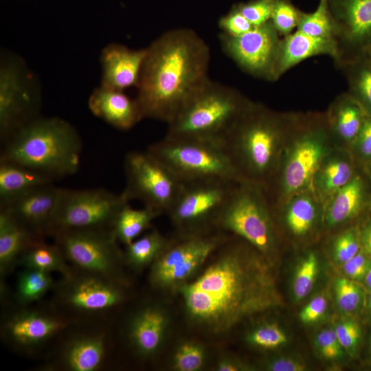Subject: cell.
<instances>
[{
	"label": "cell",
	"mask_w": 371,
	"mask_h": 371,
	"mask_svg": "<svg viewBox=\"0 0 371 371\" xmlns=\"http://www.w3.org/2000/svg\"><path fill=\"white\" fill-rule=\"evenodd\" d=\"M210 262L177 289L187 317L202 330L224 333L283 304L271 260L245 240L227 238Z\"/></svg>",
	"instance_id": "obj_1"
},
{
	"label": "cell",
	"mask_w": 371,
	"mask_h": 371,
	"mask_svg": "<svg viewBox=\"0 0 371 371\" xmlns=\"http://www.w3.org/2000/svg\"><path fill=\"white\" fill-rule=\"evenodd\" d=\"M135 98L143 119L168 123L210 78V50L194 30L164 32L146 47Z\"/></svg>",
	"instance_id": "obj_2"
},
{
	"label": "cell",
	"mask_w": 371,
	"mask_h": 371,
	"mask_svg": "<svg viewBox=\"0 0 371 371\" xmlns=\"http://www.w3.org/2000/svg\"><path fill=\"white\" fill-rule=\"evenodd\" d=\"M293 117L251 101L221 143L240 181L267 188L280 166Z\"/></svg>",
	"instance_id": "obj_3"
},
{
	"label": "cell",
	"mask_w": 371,
	"mask_h": 371,
	"mask_svg": "<svg viewBox=\"0 0 371 371\" xmlns=\"http://www.w3.org/2000/svg\"><path fill=\"white\" fill-rule=\"evenodd\" d=\"M3 144L0 161L21 165L54 180L73 175L80 169V137L69 122L60 117H38Z\"/></svg>",
	"instance_id": "obj_4"
},
{
	"label": "cell",
	"mask_w": 371,
	"mask_h": 371,
	"mask_svg": "<svg viewBox=\"0 0 371 371\" xmlns=\"http://www.w3.org/2000/svg\"><path fill=\"white\" fill-rule=\"evenodd\" d=\"M251 102L236 89L210 78L167 124L166 136L221 144Z\"/></svg>",
	"instance_id": "obj_5"
},
{
	"label": "cell",
	"mask_w": 371,
	"mask_h": 371,
	"mask_svg": "<svg viewBox=\"0 0 371 371\" xmlns=\"http://www.w3.org/2000/svg\"><path fill=\"white\" fill-rule=\"evenodd\" d=\"M326 114L296 115L290 127L280 172L282 192L288 196L306 188L326 157L331 138Z\"/></svg>",
	"instance_id": "obj_6"
},
{
	"label": "cell",
	"mask_w": 371,
	"mask_h": 371,
	"mask_svg": "<svg viewBox=\"0 0 371 371\" xmlns=\"http://www.w3.org/2000/svg\"><path fill=\"white\" fill-rule=\"evenodd\" d=\"M215 227L238 236L271 259L276 245L266 190L246 181L235 183Z\"/></svg>",
	"instance_id": "obj_7"
},
{
	"label": "cell",
	"mask_w": 371,
	"mask_h": 371,
	"mask_svg": "<svg viewBox=\"0 0 371 371\" xmlns=\"http://www.w3.org/2000/svg\"><path fill=\"white\" fill-rule=\"evenodd\" d=\"M147 150L183 183L209 179L240 181L229 158L218 143L165 136Z\"/></svg>",
	"instance_id": "obj_8"
},
{
	"label": "cell",
	"mask_w": 371,
	"mask_h": 371,
	"mask_svg": "<svg viewBox=\"0 0 371 371\" xmlns=\"http://www.w3.org/2000/svg\"><path fill=\"white\" fill-rule=\"evenodd\" d=\"M215 229L180 232L150 265L151 286L161 291H177L190 280L227 237Z\"/></svg>",
	"instance_id": "obj_9"
},
{
	"label": "cell",
	"mask_w": 371,
	"mask_h": 371,
	"mask_svg": "<svg viewBox=\"0 0 371 371\" xmlns=\"http://www.w3.org/2000/svg\"><path fill=\"white\" fill-rule=\"evenodd\" d=\"M41 93L36 76L16 54L1 53L0 137L4 143L21 127L38 117Z\"/></svg>",
	"instance_id": "obj_10"
},
{
	"label": "cell",
	"mask_w": 371,
	"mask_h": 371,
	"mask_svg": "<svg viewBox=\"0 0 371 371\" xmlns=\"http://www.w3.org/2000/svg\"><path fill=\"white\" fill-rule=\"evenodd\" d=\"M53 237L67 262L75 269L126 285L124 251L111 229H70Z\"/></svg>",
	"instance_id": "obj_11"
},
{
	"label": "cell",
	"mask_w": 371,
	"mask_h": 371,
	"mask_svg": "<svg viewBox=\"0 0 371 371\" xmlns=\"http://www.w3.org/2000/svg\"><path fill=\"white\" fill-rule=\"evenodd\" d=\"M126 187L122 192L160 214L168 213L183 185L173 172L147 150L128 153L124 159Z\"/></svg>",
	"instance_id": "obj_12"
},
{
	"label": "cell",
	"mask_w": 371,
	"mask_h": 371,
	"mask_svg": "<svg viewBox=\"0 0 371 371\" xmlns=\"http://www.w3.org/2000/svg\"><path fill=\"white\" fill-rule=\"evenodd\" d=\"M128 202L122 193L104 188H61L49 236L70 229H110L117 214Z\"/></svg>",
	"instance_id": "obj_13"
},
{
	"label": "cell",
	"mask_w": 371,
	"mask_h": 371,
	"mask_svg": "<svg viewBox=\"0 0 371 371\" xmlns=\"http://www.w3.org/2000/svg\"><path fill=\"white\" fill-rule=\"evenodd\" d=\"M236 182L209 179L183 183L168 212L173 224L180 232L216 229V221Z\"/></svg>",
	"instance_id": "obj_14"
},
{
	"label": "cell",
	"mask_w": 371,
	"mask_h": 371,
	"mask_svg": "<svg viewBox=\"0 0 371 371\" xmlns=\"http://www.w3.org/2000/svg\"><path fill=\"white\" fill-rule=\"evenodd\" d=\"M282 37L268 23L236 37L219 35L223 52L245 73L274 82Z\"/></svg>",
	"instance_id": "obj_15"
},
{
	"label": "cell",
	"mask_w": 371,
	"mask_h": 371,
	"mask_svg": "<svg viewBox=\"0 0 371 371\" xmlns=\"http://www.w3.org/2000/svg\"><path fill=\"white\" fill-rule=\"evenodd\" d=\"M58 286L60 302L70 309L86 314L107 312L125 299L124 284L108 278L76 270L63 278Z\"/></svg>",
	"instance_id": "obj_16"
},
{
	"label": "cell",
	"mask_w": 371,
	"mask_h": 371,
	"mask_svg": "<svg viewBox=\"0 0 371 371\" xmlns=\"http://www.w3.org/2000/svg\"><path fill=\"white\" fill-rule=\"evenodd\" d=\"M336 25L340 64L371 52V0H326Z\"/></svg>",
	"instance_id": "obj_17"
},
{
	"label": "cell",
	"mask_w": 371,
	"mask_h": 371,
	"mask_svg": "<svg viewBox=\"0 0 371 371\" xmlns=\"http://www.w3.org/2000/svg\"><path fill=\"white\" fill-rule=\"evenodd\" d=\"M69 322L38 309L21 308L3 319L1 335L14 348L31 351L65 330Z\"/></svg>",
	"instance_id": "obj_18"
},
{
	"label": "cell",
	"mask_w": 371,
	"mask_h": 371,
	"mask_svg": "<svg viewBox=\"0 0 371 371\" xmlns=\"http://www.w3.org/2000/svg\"><path fill=\"white\" fill-rule=\"evenodd\" d=\"M61 188L53 183L34 189L1 205L24 227L39 238L49 236Z\"/></svg>",
	"instance_id": "obj_19"
},
{
	"label": "cell",
	"mask_w": 371,
	"mask_h": 371,
	"mask_svg": "<svg viewBox=\"0 0 371 371\" xmlns=\"http://www.w3.org/2000/svg\"><path fill=\"white\" fill-rule=\"evenodd\" d=\"M168 325V313L160 305L147 303L139 307L126 328L128 340L136 354L144 359L155 355L163 345Z\"/></svg>",
	"instance_id": "obj_20"
},
{
	"label": "cell",
	"mask_w": 371,
	"mask_h": 371,
	"mask_svg": "<svg viewBox=\"0 0 371 371\" xmlns=\"http://www.w3.org/2000/svg\"><path fill=\"white\" fill-rule=\"evenodd\" d=\"M147 49H133L120 43H111L100 54L101 86L118 91L137 87Z\"/></svg>",
	"instance_id": "obj_21"
},
{
	"label": "cell",
	"mask_w": 371,
	"mask_h": 371,
	"mask_svg": "<svg viewBox=\"0 0 371 371\" xmlns=\"http://www.w3.org/2000/svg\"><path fill=\"white\" fill-rule=\"evenodd\" d=\"M88 106L95 116L119 130L131 129L143 120L135 98L101 85L91 92Z\"/></svg>",
	"instance_id": "obj_22"
},
{
	"label": "cell",
	"mask_w": 371,
	"mask_h": 371,
	"mask_svg": "<svg viewBox=\"0 0 371 371\" xmlns=\"http://www.w3.org/2000/svg\"><path fill=\"white\" fill-rule=\"evenodd\" d=\"M335 40L315 37L297 30L282 37L276 71L278 80L301 62L317 56H328L335 63L338 58Z\"/></svg>",
	"instance_id": "obj_23"
},
{
	"label": "cell",
	"mask_w": 371,
	"mask_h": 371,
	"mask_svg": "<svg viewBox=\"0 0 371 371\" xmlns=\"http://www.w3.org/2000/svg\"><path fill=\"white\" fill-rule=\"evenodd\" d=\"M106 352L103 334L78 335L65 344L60 353V364L69 371H95L102 366Z\"/></svg>",
	"instance_id": "obj_24"
},
{
	"label": "cell",
	"mask_w": 371,
	"mask_h": 371,
	"mask_svg": "<svg viewBox=\"0 0 371 371\" xmlns=\"http://www.w3.org/2000/svg\"><path fill=\"white\" fill-rule=\"evenodd\" d=\"M6 211L0 209L1 281L16 265L21 254L32 243L41 240Z\"/></svg>",
	"instance_id": "obj_25"
},
{
	"label": "cell",
	"mask_w": 371,
	"mask_h": 371,
	"mask_svg": "<svg viewBox=\"0 0 371 371\" xmlns=\"http://www.w3.org/2000/svg\"><path fill=\"white\" fill-rule=\"evenodd\" d=\"M326 114L331 137L344 143L354 142L367 115L348 92L339 95Z\"/></svg>",
	"instance_id": "obj_26"
},
{
	"label": "cell",
	"mask_w": 371,
	"mask_h": 371,
	"mask_svg": "<svg viewBox=\"0 0 371 371\" xmlns=\"http://www.w3.org/2000/svg\"><path fill=\"white\" fill-rule=\"evenodd\" d=\"M54 179L14 163L0 161V205H5L27 192L53 183Z\"/></svg>",
	"instance_id": "obj_27"
},
{
	"label": "cell",
	"mask_w": 371,
	"mask_h": 371,
	"mask_svg": "<svg viewBox=\"0 0 371 371\" xmlns=\"http://www.w3.org/2000/svg\"><path fill=\"white\" fill-rule=\"evenodd\" d=\"M17 265L48 272L58 273L63 278H69L74 268L66 260L60 248L54 244H48L45 240L30 245L21 254Z\"/></svg>",
	"instance_id": "obj_28"
},
{
	"label": "cell",
	"mask_w": 371,
	"mask_h": 371,
	"mask_svg": "<svg viewBox=\"0 0 371 371\" xmlns=\"http://www.w3.org/2000/svg\"><path fill=\"white\" fill-rule=\"evenodd\" d=\"M333 194L325 214L326 222L329 227L337 226L359 212L364 196L363 181L359 177L355 176Z\"/></svg>",
	"instance_id": "obj_29"
},
{
	"label": "cell",
	"mask_w": 371,
	"mask_h": 371,
	"mask_svg": "<svg viewBox=\"0 0 371 371\" xmlns=\"http://www.w3.org/2000/svg\"><path fill=\"white\" fill-rule=\"evenodd\" d=\"M160 214L147 207L135 209L128 202L117 214L110 229L120 243L126 245L148 229L152 221Z\"/></svg>",
	"instance_id": "obj_30"
},
{
	"label": "cell",
	"mask_w": 371,
	"mask_h": 371,
	"mask_svg": "<svg viewBox=\"0 0 371 371\" xmlns=\"http://www.w3.org/2000/svg\"><path fill=\"white\" fill-rule=\"evenodd\" d=\"M348 85V93L371 115V58L364 54L339 66Z\"/></svg>",
	"instance_id": "obj_31"
},
{
	"label": "cell",
	"mask_w": 371,
	"mask_h": 371,
	"mask_svg": "<svg viewBox=\"0 0 371 371\" xmlns=\"http://www.w3.org/2000/svg\"><path fill=\"white\" fill-rule=\"evenodd\" d=\"M168 243L159 232L153 230L125 245L124 262L134 270H142L153 264Z\"/></svg>",
	"instance_id": "obj_32"
},
{
	"label": "cell",
	"mask_w": 371,
	"mask_h": 371,
	"mask_svg": "<svg viewBox=\"0 0 371 371\" xmlns=\"http://www.w3.org/2000/svg\"><path fill=\"white\" fill-rule=\"evenodd\" d=\"M352 177L351 161L344 156L334 155L322 161L313 179L319 192L329 194L346 185Z\"/></svg>",
	"instance_id": "obj_33"
},
{
	"label": "cell",
	"mask_w": 371,
	"mask_h": 371,
	"mask_svg": "<svg viewBox=\"0 0 371 371\" xmlns=\"http://www.w3.org/2000/svg\"><path fill=\"white\" fill-rule=\"evenodd\" d=\"M317 207L314 199L306 194L292 196L285 211V223L289 231L296 236L306 235L315 225Z\"/></svg>",
	"instance_id": "obj_34"
},
{
	"label": "cell",
	"mask_w": 371,
	"mask_h": 371,
	"mask_svg": "<svg viewBox=\"0 0 371 371\" xmlns=\"http://www.w3.org/2000/svg\"><path fill=\"white\" fill-rule=\"evenodd\" d=\"M52 273L31 268H23L18 276L15 297L18 303L27 306L41 299L54 286Z\"/></svg>",
	"instance_id": "obj_35"
},
{
	"label": "cell",
	"mask_w": 371,
	"mask_h": 371,
	"mask_svg": "<svg viewBox=\"0 0 371 371\" xmlns=\"http://www.w3.org/2000/svg\"><path fill=\"white\" fill-rule=\"evenodd\" d=\"M297 30L315 37L336 41V25L326 1L318 0L313 12H302Z\"/></svg>",
	"instance_id": "obj_36"
},
{
	"label": "cell",
	"mask_w": 371,
	"mask_h": 371,
	"mask_svg": "<svg viewBox=\"0 0 371 371\" xmlns=\"http://www.w3.org/2000/svg\"><path fill=\"white\" fill-rule=\"evenodd\" d=\"M318 271V258L314 252H309L300 262L293 276L292 292L295 301L303 300L311 292Z\"/></svg>",
	"instance_id": "obj_37"
},
{
	"label": "cell",
	"mask_w": 371,
	"mask_h": 371,
	"mask_svg": "<svg viewBox=\"0 0 371 371\" xmlns=\"http://www.w3.org/2000/svg\"><path fill=\"white\" fill-rule=\"evenodd\" d=\"M205 360V350L199 343L185 341L176 349L172 358V368L177 371H198Z\"/></svg>",
	"instance_id": "obj_38"
},
{
	"label": "cell",
	"mask_w": 371,
	"mask_h": 371,
	"mask_svg": "<svg viewBox=\"0 0 371 371\" xmlns=\"http://www.w3.org/2000/svg\"><path fill=\"white\" fill-rule=\"evenodd\" d=\"M302 12L291 0H276L270 21L284 37L297 30Z\"/></svg>",
	"instance_id": "obj_39"
},
{
	"label": "cell",
	"mask_w": 371,
	"mask_h": 371,
	"mask_svg": "<svg viewBox=\"0 0 371 371\" xmlns=\"http://www.w3.org/2000/svg\"><path fill=\"white\" fill-rule=\"evenodd\" d=\"M251 345L263 349H273L284 344L288 337L285 332L275 323L261 324L247 335Z\"/></svg>",
	"instance_id": "obj_40"
},
{
	"label": "cell",
	"mask_w": 371,
	"mask_h": 371,
	"mask_svg": "<svg viewBox=\"0 0 371 371\" xmlns=\"http://www.w3.org/2000/svg\"><path fill=\"white\" fill-rule=\"evenodd\" d=\"M335 294L339 308L345 313L355 311L362 300V291L350 278H339L335 283Z\"/></svg>",
	"instance_id": "obj_41"
},
{
	"label": "cell",
	"mask_w": 371,
	"mask_h": 371,
	"mask_svg": "<svg viewBox=\"0 0 371 371\" xmlns=\"http://www.w3.org/2000/svg\"><path fill=\"white\" fill-rule=\"evenodd\" d=\"M275 3L276 0H251L236 7L254 27H257L270 21Z\"/></svg>",
	"instance_id": "obj_42"
},
{
	"label": "cell",
	"mask_w": 371,
	"mask_h": 371,
	"mask_svg": "<svg viewBox=\"0 0 371 371\" xmlns=\"http://www.w3.org/2000/svg\"><path fill=\"white\" fill-rule=\"evenodd\" d=\"M360 241L355 229H349L340 234L333 245L335 259L340 263H345L359 251Z\"/></svg>",
	"instance_id": "obj_43"
},
{
	"label": "cell",
	"mask_w": 371,
	"mask_h": 371,
	"mask_svg": "<svg viewBox=\"0 0 371 371\" xmlns=\"http://www.w3.org/2000/svg\"><path fill=\"white\" fill-rule=\"evenodd\" d=\"M218 27L222 34L232 37L241 36L254 27L236 5L219 19Z\"/></svg>",
	"instance_id": "obj_44"
},
{
	"label": "cell",
	"mask_w": 371,
	"mask_h": 371,
	"mask_svg": "<svg viewBox=\"0 0 371 371\" xmlns=\"http://www.w3.org/2000/svg\"><path fill=\"white\" fill-rule=\"evenodd\" d=\"M315 345L321 355L329 360H336L342 357V348L334 329L328 328L320 331L315 337Z\"/></svg>",
	"instance_id": "obj_45"
},
{
	"label": "cell",
	"mask_w": 371,
	"mask_h": 371,
	"mask_svg": "<svg viewBox=\"0 0 371 371\" xmlns=\"http://www.w3.org/2000/svg\"><path fill=\"white\" fill-rule=\"evenodd\" d=\"M334 330L344 350L354 354L361 338L359 326L354 321L346 320L337 324Z\"/></svg>",
	"instance_id": "obj_46"
},
{
	"label": "cell",
	"mask_w": 371,
	"mask_h": 371,
	"mask_svg": "<svg viewBox=\"0 0 371 371\" xmlns=\"http://www.w3.org/2000/svg\"><path fill=\"white\" fill-rule=\"evenodd\" d=\"M328 302L324 295H317L300 311L299 317L304 324H312L318 321L326 313Z\"/></svg>",
	"instance_id": "obj_47"
},
{
	"label": "cell",
	"mask_w": 371,
	"mask_h": 371,
	"mask_svg": "<svg viewBox=\"0 0 371 371\" xmlns=\"http://www.w3.org/2000/svg\"><path fill=\"white\" fill-rule=\"evenodd\" d=\"M370 268L371 261L360 251L343 265L344 271L348 278L356 280L364 279Z\"/></svg>",
	"instance_id": "obj_48"
},
{
	"label": "cell",
	"mask_w": 371,
	"mask_h": 371,
	"mask_svg": "<svg viewBox=\"0 0 371 371\" xmlns=\"http://www.w3.org/2000/svg\"><path fill=\"white\" fill-rule=\"evenodd\" d=\"M357 153L364 158L371 157V115H367L353 142Z\"/></svg>",
	"instance_id": "obj_49"
},
{
	"label": "cell",
	"mask_w": 371,
	"mask_h": 371,
	"mask_svg": "<svg viewBox=\"0 0 371 371\" xmlns=\"http://www.w3.org/2000/svg\"><path fill=\"white\" fill-rule=\"evenodd\" d=\"M306 368L301 360L288 357L274 358L265 363V368L271 371H303Z\"/></svg>",
	"instance_id": "obj_50"
},
{
	"label": "cell",
	"mask_w": 371,
	"mask_h": 371,
	"mask_svg": "<svg viewBox=\"0 0 371 371\" xmlns=\"http://www.w3.org/2000/svg\"><path fill=\"white\" fill-rule=\"evenodd\" d=\"M215 370L218 371H240L249 370L243 363L229 356H223L217 361Z\"/></svg>",
	"instance_id": "obj_51"
},
{
	"label": "cell",
	"mask_w": 371,
	"mask_h": 371,
	"mask_svg": "<svg viewBox=\"0 0 371 371\" xmlns=\"http://www.w3.org/2000/svg\"><path fill=\"white\" fill-rule=\"evenodd\" d=\"M363 243L366 251L371 256V225L363 233Z\"/></svg>",
	"instance_id": "obj_52"
},
{
	"label": "cell",
	"mask_w": 371,
	"mask_h": 371,
	"mask_svg": "<svg viewBox=\"0 0 371 371\" xmlns=\"http://www.w3.org/2000/svg\"><path fill=\"white\" fill-rule=\"evenodd\" d=\"M365 282L367 286L371 289V268L368 271L364 278Z\"/></svg>",
	"instance_id": "obj_53"
},
{
	"label": "cell",
	"mask_w": 371,
	"mask_h": 371,
	"mask_svg": "<svg viewBox=\"0 0 371 371\" xmlns=\"http://www.w3.org/2000/svg\"><path fill=\"white\" fill-rule=\"evenodd\" d=\"M369 307H370V309L371 311V295L370 296V300H369Z\"/></svg>",
	"instance_id": "obj_54"
},
{
	"label": "cell",
	"mask_w": 371,
	"mask_h": 371,
	"mask_svg": "<svg viewBox=\"0 0 371 371\" xmlns=\"http://www.w3.org/2000/svg\"><path fill=\"white\" fill-rule=\"evenodd\" d=\"M370 351H371V338H370Z\"/></svg>",
	"instance_id": "obj_55"
},
{
	"label": "cell",
	"mask_w": 371,
	"mask_h": 371,
	"mask_svg": "<svg viewBox=\"0 0 371 371\" xmlns=\"http://www.w3.org/2000/svg\"><path fill=\"white\" fill-rule=\"evenodd\" d=\"M370 56V57L371 58V52H370L368 54H367Z\"/></svg>",
	"instance_id": "obj_56"
}]
</instances>
